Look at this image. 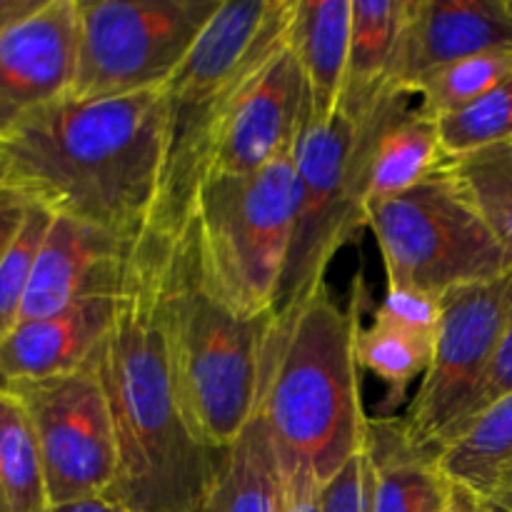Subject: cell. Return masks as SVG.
<instances>
[{
    "label": "cell",
    "instance_id": "cell-27",
    "mask_svg": "<svg viewBox=\"0 0 512 512\" xmlns=\"http://www.w3.org/2000/svg\"><path fill=\"white\" fill-rule=\"evenodd\" d=\"M50 223H53V210L33 200L18 238L0 260V343L20 323L25 295H28L30 278H33L35 258H38Z\"/></svg>",
    "mask_w": 512,
    "mask_h": 512
},
{
    "label": "cell",
    "instance_id": "cell-11",
    "mask_svg": "<svg viewBox=\"0 0 512 512\" xmlns=\"http://www.w3.org/2000/svg\"><path fill=\"white\" fill-rule=\"evenodd\" d=\"M28 408L43 458L50 508L105 498L118 473L110 410L90 368L15 385Z\"/></svg>",
    "mask_w": 512,
    "mask_h": 512
},
{
    "label": "cell",
    "instance_id": "cell-23",
    "mask_svg": "<svg viewBox=\"0 0 512 512\" xmlns=\"http://www.w3.org/2000/svg\"><path fill=\"white\" fill-rule=\"evenodd\" d=\"M435 340L415 335L410 330L390 325L373 318L370 325H360L355 353L360 370L373 373L385 385L383 418L395 413L408 398V390L415 380H423L433 358Z\"/></svg>",
    "mask_w": 512,
    "mask_h": 512
},
{
    "label": "cell",
    "instance_id": "cell-31",
    "mask_svg": "<svg viewBox=\"0 0 512 512\" xmlns=\"http://www.w3.org/2000/svg\"><path fill=\"white\" fill-rule=\"evenodd\" d=\"M278 458L280 473H283V512H320L323 483L318 475L300 460L283 453H278Z\"/></svg>",
    "mask_w": 512,
    "mask_h": 512
},
{
    "label": "cell",
    "instance_id": "cell-32",
    "mask_svg": "<svg viewBox=\"0 0 512 512\" xmlns=\"http://www.w3.org/2000/svg\"><path fill=\"white\" fill-rule=\"evenodd\" d=\"M30 205H33V200L23 190L13 188V185L0 188V260L18 238Z\"/></svg>",
    "mask_w": 512,
    "mask_h": 512
},
{
    "label": "cell",
    "instance_id": "cell-4",
    "mask_svg": "<svg viewBox=\"0 0 512 512\" xmlns=\"http://www.w3.org/2000/svg\"><path fill=\"white\" fill-rule=\"evenodd\" d=\"M295 0H223L183 63L160 88L163 163L145 235L175 243L208 170L220 123L260 68L288 43Z\"/></svg>",
    "mask_w": 512,
    "mask_h": 512
},
{
    "label": "cell",
    "instance_id": "cell-5",
    "mask_svg": "<svg viewBox=\"0 0 512 512\" xmlns=\"http://www.w3.org/2000/svg\"><path fill=\"white\" fill-rule=\"evenodd\" d=\"M160 305L185 420L200 443L228 450L258 410L275 315L245 318L215 298L180 240L165 258Z\"/></svg>",
    "mask_w": 512,
    "mask_h": 512
},
{
    "label": "cell",
    "instance_id": "cell-29",
    "mask_svg": "<svg viewBox=\"0 0 512 512\" xmlns=\"http://www.w3.org/2000/svg\"><path fill=\"white\" fill-rule=\"evenodd\" d=\"M320 512H370L368 445L323 485Z\"/></svg>",
    "mask_w": 512,
    "mask_h": 512
},
{
    "label": "cell",
    "instance_id": "cell-3",
    "mask_svg": "<svg viewBox=\"0 0 512 512\" xmlns=\"http://www.w3.org/2000/svg\"><path fill=\"white\" fill-rule=\"evenodd\" d=\"M365 300L363 275H355L345 308L323 285L300 308L275 315L265 350L260 410L275 448L323 485L368 445L355 353Z\"/></svg>",
    "mask_w": 512,
    "mask_h": 512
},
{
    "label": "cell",
    "instance_id": "cell-13",
    "mask_svg": "<svg viewBox=\"0 0 512 512\" xmlns=\"http://www.w3.org/2000/svg\"><path fill=\"white\" fill-rule=\"evenodd\" d=\"M305 100L303 70L285 43L245 85L220 123L205 178L258 173L290 153L303 123Z\"/></svg>",
    "mask_w": 512,
    "mask_h": 512
},
{
    "label": "cell",
    "instance_id": "cell-16",
    "mask_svg": "<svg viewBox=\"0 0 512 512\" xmlns=\"http://www.w3.org/2000/svg\"><path fill=\"white\" fill-rule=\"evenodd\" d=\"M120 298H85L48 318L25 320L0 343V388L85 368L113 325Z\"/></svg>",
    "mask_w": 512,
    "mask_h": 512
},
{
    "label": "cell",
    "instance_id": "cell-28",
    "mask_svg": "<svg viewBox=\"0 0 512 512\" xmlns=\"http://www.w3.org/2000/svg\"><path fill=\"white\" fill-rule=\"evenodd\" d=\"M440 315H443V298H438V295L388 288L373 318L398 325V328L423 335L428 340H435L440 328Z\"/></svg>",
    "mask_w": 512,
    "mask_h": 512
},
{
    "label": "cell",
    "instance_id": "cell-22",
    "mask_svg": "<svg viewBox=\"0 0 512 512\" xmlns=\"http://www.w3.org/2000/svg\"><path fill=\"white\" fill-rule=\"evenodd\" d=\"M48 508L33 420L18 393L0 388V512H45Z\"/></svg>",
    "mask_w": 512,
    "mask_h": 512
},
{
    "label": "cell",
    "instance_id": "cell-35",
    "mask_svg": "<svg viewBox=\"0 0 512 512\" xmlns=\"http://www.w3.org/2000/svg\"><path fill=\"white\" fill-rule=\"evenodd\" d=\"M45 512H125L115 505H110L108 500L95 498V500H83V503H70V505H55V508H48Z\"/></svg>",
    "mask_w": 512,
    "mask_h": 512
},
{
    "label": "cell",
    "instance_id": "cell-17",
    "mask_svg": "<svg viewBox=\"0 0 512 512\" xmlns=\"http://www.w3.org/2000/svg\"><path fill=\"white\" fill-rule=\"evenodd\" d=\"M370 512H448L453 480L435 450L410 440L398 415H378L368 425Z\"/></svg>",
    "mask_w": 512,
    "mask_h": 512
},
{
    "label": "cell",
    "instance_id": "cell-6",
    "mask_svg": "<svg viewBox=\"0 0 512 512\" xmlns=\"http://www.w3.org/2000/svg\"><path fill=\"white\" fill-rule=\"evenodd\" d=\"M295 225L293 150L250 175H208L178 235L210 293L245 318L275 315Z\"/></svg>",
    "mask_w": 512,
    "mask_h": 512
},
{
    "label": "cell",
    "instance_id": "cell-18",
    "mask_svg": "<svg viewBox=\"0 0 512 512\" xmlns=\"http://www.w3.org/2000/svg\"><path fill=\"white\" fill-rule=\"evenodd\" d=\"M353 0H295L288 45L303 70L308 103L318 118L340 110L350 60Z\"/></svg>",
    "mask_w": 512,
    "mask_h": 512
},
{
    "label": "cell",
    "instance_id": "cell-8",
    "mask_svg": "<svg viewBox=\"0 0 512 512\" xmlns=\"http://www.w3.org/2000/svg\"><path fill=\"white\" fill-rule=\"evenodd\" d=\"M295 225L275 315L300 308L325 285L343 245L368 228L360 193L358 123L345 108L323 120L305 100L293 145Z\"/></svg>",
    "mask_w": 512,
    "mask_h": 512
},
{
    "label": "cell",
    "instance_id": "cell-20",
    "mask_svg": "<svg viewBox=\"0 0 512 512\" xmlns=\"http://www.w3.org/2000/svg\"><path fill=\"white\" fill-rule=\"evenodd\" d=\"M438 465L458 488L490 503L512 473V393L495 400L435 450Z\"/></svg>",
    "mask_w": 512,
    "mask_h": 512
},
{
    "label": "cell",
    "instance_id": "cell-30",
    "mask_svg": "<svg viewBox=\"0 0 512 512\" xmlns=\"http://www.w3.org/2000/svg\"><path fill=\"white\" fill-rule=\"evenodd\" d=\"M508 393H512V310H510L508 325H505V330H503V338H500L498 353H495L493 365H490L488 378H485L480 393L475 395V400H473V405H470L465 420L450 435H455L460 428H465V425H468L470 420L475 418V415L483 413L488 405H493L495 400H500L503 395H508ZM450 435H448V438H450ZM448 438H445V440H448ZM445 440H443V443H445ZM443 443H440V445H443Z\"/></svg>",
    "mask_w": 512,
    "mask_h": 512
},
{
    "label": "cell",
    "instance_id": "cell-14",
    "mask_svg": "<svg viewBox=\"0 0 512 512\" xmlns=\"http://www.w3.org/2000/svg\"><path fill=\"white\" fill-rule=\"evenodd\" d=\"M490 50H512V0H405L385 88L415 95L445 65Z\"/></svg>",
    "mask_w": 512,
    "mask_h": 512
},
{
    "label": "cell",
    "instance_id": "cell-10",
    "mask_svg": "<svg viewBox=\"0 0 512 512\" xmlns=\"http://www.w3.org/2000/svg\"><path fill=\"white\" fill-rule=\"evenodd\" d=\"M512 310V273L443 295L433 358L400 415L415 445L438 450L468 415L490 373Z\"/></svg>",
    "mask_w": 512,
    "mask_h": 512
},
{
    "label": "cell",
    "instance_id": "cell-1",
    "mask_svg": "<svg viewBox=\"0 0 512 512\" xmlns=\"http://www.w3.org/2000/svg\"><path fill=\"white\" fill-rule=\"evenodd\" d=\"M170 245L145 235L113 325L85 365L110 410L118 473L103 500L125 512H193L228 450L200 443L185 420L163 330V268Z\"/></svg>",
    "mask_w": 512,
    "mask_h": 512
},
{
    "label": "cell",
    "instance_id": "cell-15",
    "mask_svg": "<svg viewBox=\"0 0 512 512\" xmlns=\"http://www.w3.org/2000/svg\"><path fill=\"white\" fill-rule=\"evenodd\" d=\"M133 250L135 245L120 243L103 230L53 213L20 323L48 318L85 298H120L128 288Z\"/></svg>",
    "mask_w": 512,
    "mask_h": 512
},
{
    "label": "cell",
    "instance_id": "cell-37",
    "mask_svg": "<svg viewBox=\"0 0 512 512\" xmlns=\"http://www.w3.org/2000/svg\"><path fill=\"white\" fill-rule=\"evenodd\" d=\"M3 185H8V170H5V160L3 155H0V188H3Z\"/></svg>",
    "mask_w": 512,
    "mask_h": 512
},
{
    "label": "cell",
    "instance_id": "cell-9",
    "mask_svg": "<svg viewBox=\"0 0 512 512\" xmlns=\"http://www.w3.org/2000/svg\"><path fill=\"white\" fill-rule=\"evenodd\" d=\"M223 0H78L70 98H123L163 88Z\"/></svg>",
    "mask_w": 512,
    "mask_h": 512
},
{
    "label": "cell",
    "instance_id": "cell-2",
    "mask_svg": "<svg viewBox=\"0 0 512 512\" xmlns=\"http://www.w3.org/2000/svg\"><path fill=\"white\" fill-rule=\"evenodd\" d=\"M8 185L55 215L138 245L153 220L163 163V98H63L0 140Z\"/></svg>",
    "mask_w": 512,
    "mask_h": 512
},
{
    "label": "cell",
    "instance_id": "cell-24",
    "mask_svg": "<svg viewBox=\"0 0 512 512\" xmlns=\"http://www.w3.org/2000/svg\"><path fill=\"white\" fill-rule=\"evenodd\" d=\"M448 165L512 255V140L448 160Z\"/></svg>",
    "mask_w": 512,
    "mask_h": 512
},
{
    "label": "cell",
    "instance_id": "cell-25",
    "mask_svg": "<svg viewBox=\"0 0 512 512\" xmlns=\"http://www.w3.org/2000/svg\"><path fill=\"white\" fill-rule=\"evenodd\" d=\"M508 78H512V50H490L445 65L415 88V98H420L418 105L425 115L438 120L483 98Z\"/></svg>",
    "mask_w": 512,
    "mask_h": 512
},
{
    "label": "cell",
    "instance_id": "cell-19",
    "mask_svg": "<svg viewBox=\"0 0 512 512\" xmlns=\"http://www.w3.org/2000/svg\"><path fill=\"white\" fill-rule=\"evenodd\" d=\"M193 512H283V473L263 410L225 453L213 488Z\"/></svg>",
    "mask_w": 512,
    "mask_h": 512
},
{
    "label": "cell",
    "instance_id": "cell-34",
    "mask_svg": "<svg viewBox=\"0 0 512 512\" xmlns=\"http://www.w3.org/2000/svg\"><path fill=\"white\" fill-rule=\"evenodd\" d=\"M448 512H495V510L490 508V503L475 498L473 493H468V490H463V488H458V485H455L453 500H450Z\"/></svg>",
    "mask_w": 512,
    "mask_h": 512
},
{
    "label": "cell",
    "instance_id": "cell-21",
    "mask_svg": "<svg viewBox=\"0 0 512 512\" xmlns=\"http://www.w3.org/2000/svg\"><path fill=\"white\" fill-rule=\"evenodd\" d=\"M403 18L405 0H353L343 108H360L385 88Z\"/></svg>",
    "mask_w": 512,
    "mask_h": 512
},
{
    "label": "cell",
    "instance_id": "cell-12",
    "mask_svg": "<svg viewBox=\"0 0 512 512\" xmlns=\"http://www.w3.org/2000/svg\"><path fill=\"white\" fill-rule=\"evenodd\" d=\"M78 65V0H45L0 33V140L68 98Z\"/></svg>",
    "mask_w": 512,
    "mask_h": 512
},
{
    "label": "cell",
    "instance_id": "cell-26",
    "mask_svg": "<svg viewBox=\"0 0 512 512\" xmlns=\"http://www.w3.org/2000/svg\"><path fill=\"white\" fill-rule=\"evenodd\" d=\"M445 158L455 160L512 140V78L483 98L438 118Z\"/></svg>",
    "mask_w": 512,
    "mask_h": 512
},
{
    "label": "cell",
    "instance_id": "cell-7",
    "mask_svg": "<svg viewBox=\"0 0 512 512\" xmlns=\"http://www.w3.org/2000/svg\"><path fill=\"white\" fill-rule=\"evenodd\" d=\"M390 290L448 295L512 273V255L475 208L450 165L365 208Z\"/></svg>",
    "mask_w": 512,
    "mask_h": 512
},
{
    "label": "cell",
    "instance_id": "cell-36",
    "mask_svg": "<svg viewBox=\"0 0 512 512\" xmlns=\"http://www.w3.org/2000/svg\"><path fill=\"white\" fill-rule=\"evenodd\" d=\"M490 508L495 512H512V473L503 480L495 495L490 498Z\"/></svg>",
    "mask_w": 512,
    "mask_h": 512
},
{
    "label": "cell",
    "instance_id": "cell-33",
    "mask_svg": "<svg viewBox=\"0 0 512 512\" xmlns=\"http://www.w3.org/2000/svg\"><path fill=\"white\" fill-rule=\"evenodd\" d=\"M43 3L45 0H0V33L33 10H38Z\"/></svg>",
    "mask_w": 512,
    "mask_h": 512
}]
</instances>
